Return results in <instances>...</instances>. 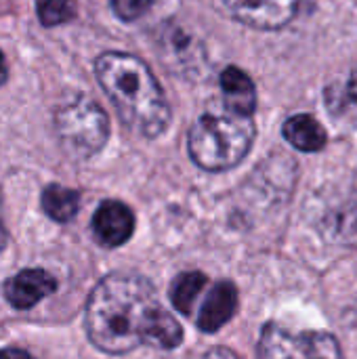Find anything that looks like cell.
I'll use <instances>...</instances> for the list:
<instances>
[{
    "label": "cell",
    "instance_id": "obj_1",
    "mask_svg": "<svg viewBox=\"0 0 357 359\" xmlns=\"http://www.w3.org/2000/svg\"><path fill=\"white\" fill-rule=\"evenodd\" d=\"M84 324L90 343L109 355L141 345L175 349L183 341L179 322L162 307L156 288L130 273H112L93 288Z\"/></svg>",
    "mask_w": 357,
    "mask_h": 359
},
{
    "label": "cell",
    "instance_id": "obj_2",
    "mask_svg": "<svg viewBox=\"0 0 357 359\" xmlns=\"http://www.w3.org/2000/svg\"><path fill=\"white\" fill-rule=\"evenodd\" d=\"M95 74L120 120L133 133L156 139L166 130L170 105L145 61L126 53H103L95 61Z\"/></svg>",
    "mask_w": 357,
    "mask_h": 359
},
{
    "label": "cell",
    "instance_id": "obj_3",
    "mask_svg": "<svg viewBox=\"0 0 357 359\" xmlns=\"http://www.w3.org/2000/svg\"><path fill=\"white\" fill-rule=\"evenodd\" d=\"M255 141V124L248 116L238 114H204L189 135L187 149L191 160L210 172L238 166Z\"/></svg>",
    "mask_w": 357,
    "mask_h": 359
},
{
    "label": "cell",
    "instance_id": "obj_4",
    "mask_svg": "<svg viewBox=\"0 0 357 359\" xmlns=\"http://www.w3.org/2000/svg\"><path fill=\"white\" fill-rule=\"evenodd\" d=\"M55 133L63 149L74 158H90L107 143V114L88 97H78L55 114Z\"/></svg>",
    "mask_w": 357,
    "mask_h": 359
},
{
    "label": "cell",
    "instance_id": "obj_5",
    "mask_svg": "<svg viewBox=\"0 0 357 359\" xmlns=\"http://www.w3.org/2000/svg\"><path fill=\"white\" fill-rule=\"evenodd\" d=\"M259 359H343V353L328 332H290L271 322L261 332Z\"/></svg>",
    "mask_w": 357,
    "mask_h": 359
},
{
    "label": "cell",
    "instance_id": "obj_6",
    "mask_svg": "<svg viewBox=\"0 0 357 359\" xmlns=\"http://www.w3.org/2000/svg\"><path fill=\"white\" fill-rule=\"evenodd\" d=\"M217 6L248 27L280 29L295 19L299 0H217Z\"/></svg>",
    "mask_w": 357,
    "mask_h": 359
},
{
    "label": "cell",
    "instance_id": "obj_7",
    "mask_svg": "<svg viewBox=\"0 0 357 359\" xmlns=\"http://www.w3.org/2000/svg\"><path fill=\"white\" fill-rule=\"evenodd\" d=\"M135 231V215L133 210L118 202L105 200L93 215V233L97 242L105 248H118L130 240Z\"/></svg>",
    "mask_w": 357,
    "mask_h": 359
},
{
    "label": "cell",
    "instance_id": "obj_8",
    "mask_svg": "<svg viewBox=\"0 0 357 359\" xmlns=\"http://www.w3.org/2000/svg\"><path fill=\"white\" fill-rule=\"evenodd\" d=\"M55 290L57 282L44 269H23L4 282V299L15 309H29Z\"/></svg>",
    "mask_w": 357,
    "mask_h": 359
},
{
    "label": "cell",
    "instance_id": "obj_9",
    "mask_svg": "<svg viewBox=\"0 0 357 359\" xmlns=\"http://www.w3.org/2000/svg\"><path fill=\"white\" fill-rule=\"evenodd\" d=\"M238 311V290L231 282H219L215 284L200 309V316L196 320L198 330L206 334H215L219 328H223Z\"/></svg>",
    "mask_w": 357,
    "mask_h": 359
},
{
    "label": "cell",
    "instance_id": "obj_10",
    "mask_svg": "<svg viewBox=\"0 0 357 359\" xmlns=\"http://www.w3.org/2000/svg\"><path fill=\"white\" fill-rule=\"evenodd\" d=\"M221 88L225 97V105L229 111L238 116H252L257 109V88L248 74H244L240 67H225L221 74Z\"/></svg>",
    "mask_w": 357,
    "mask_h": 359
},
{
    "label": "cell",
    "instance_id": "obj_11",
    "mask_svg": "<svg viewBox=\"0 0 357 359\" xmlns=\"http://www.w3.org/2000/svg\"><path fill=\"white\" fill-rule=\"evenodd\" d=\"M286 141L290 145H295L301 151H320L326 145V130L322 128V124L307 114H299L286 120L284 128H282Z\"/></svg>",
    "mask_w": 357,
    "mask_h": 359
},
{
    "label": "cell",
    "instance_id": "obj_12",
    "mask_svg": "<svg viewBox=\"0 0 357 359\" xmlns=\"http://www.w3.org/2000/svg\"><path fill=\"white\" fill-rule=\"evenodd\" d=\"M42 210L57 223L72 221L80 210V194L63 185H48L42 191Z\"/></svg>",
    "mask_w": 357,
    "mask_h": 359
},
{
    "label": "cell",
    "instance_id": "obj_13",
    "mask_svg": "<svg viewBox=\"0 0 357 359\" xmlns=\"http://www.w3.org/2000/svg\"><path fill=\"white\" fill-rule=\"evenodd\" d=\"M206 286V276L200 273V271H189V273H181L175 282H173V288H170V301H173V307L183 313V316H189L191 309H194V303L196 299L200 297V292L204 290Z\"/></svg>",
    "mask_w": 357,
    "mask_h": 359
},
{
    "label": "cell",
    "instance_id": "obj_14",
    "mask_svg": "<svg viewBox=\"0 0 357 359\" xmlns=\"http://www.w3.org/2000/svg\"><path fill=\"white\" fill-rule=\"evenodd\" d=\"M36 13L42 25L53 27L69 21L76 15L72 0H36Z\"/></svg>",
    "mask_w": 357,
    "mask_h": 359
},
{
    "label": "cell",
    "instance_id": "obj_15",
    "mask_svg": "<svg viewBox=\"0 0 357 359\" xmlns=\"http://www.w3.org/2000/svg\"><path fill=\"white\" fill-rule=\"evenodd\" d=\"M114 13L122 19V21H135L139 17H143L149 6L154 4V0H109Z\"/></svg>",
    "mask_w": 357,
    "mask_h": 359
},
{
    "label": "cell",
    "instance_id": "obj_16",
    "mask_svg": "<svg viewBox=\"0 0 357 359\" xmlns=\"http://www.w3.org/2000/svg\"><path fill=\"white\" fill-rule=\"evenodd\" d=\"M343 233L357 244V194L347 206V212L343 219Z\"/></svg>",
    "mask_w": 357,
    "mask_h": 359
},
{
    "label": "cell",
    "instance_id": "obj_17",
    "mask_svg": "<svg viewBox=\"0 0 357 359\" xmlns=\"http://www.w3.org/2000/svg\"><path fill=\"white\" fill-rule=\"evenodd\" d=\"M0 359H36L23 349H0Z\"/></svg>",
    "mask_w": 357,
    "mask_h": 359
},
{
    "label": "cell",
    "instance_id": "obj_18",
    "mask_svg": "<svg viewBox=\"0 0 357 359\" xmlns=\"http://www.w3.org/2000/svg\"><path fill=\"white\" fill-rule=\"evenodd\" d=\"M202 359H238L236 358V353L234 351H229V349H225V347H217V349H210L206 355Z\"/></svg>",
    "mask_w": 357,
    "mask_h": 359
},
{
    "label": "cell",
    "instance_id": "obj_19",
    "mask_svg": "<svg viewBox=\"0 0 357 359\" xmlns=\"http://www.w3.org/2000/svg\"><path fill=\"white\" fill-rule=\"evenodd\" d=\"M347 95H349V99L357 103V72L351 74V78H349V82H347Z\"/></svg>",
    "mask_w": 357,
    "mask_h": 359
},
{
    "label": "cell",
    "instance_id": "obj_20",
    "mask_svg": "<svg viewBox=\"0 0 357 359\" xmlns=\"http://www.w3.org/2000/svg\"><path fill=\"white\" fill-rule=\"evenodd\" d=\"M6 244V229H4V221H2V200H0V250Z\"/></svg>",
    "mask_w": 357,
    "mask_h": 359
},
{
    "label": "cell",
    "instance_id": "obj_21",
    "mask_svg": "<svg viewBox=\"0 0 357 359\" xmlns=\"http://www.w3.org/2000/svg\"><path fill=\"white\" fill-rule=\"evenodd\" d=\"M8 78V69H6V61H4V55L0 53V84H4Z\"/></svg>",
    "mask_w": 357,
    "mask_h": 359
}]
</instances>
